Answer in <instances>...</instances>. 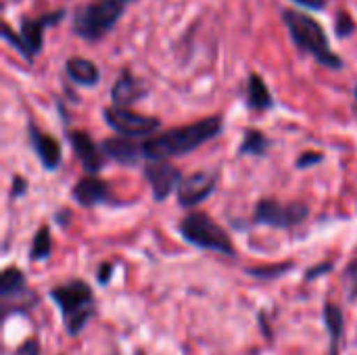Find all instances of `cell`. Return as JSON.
I'll use <instances>...</instances> for the list:
<instances>
[{"mask_svg":"<svg viewBox=\"0 0 357 355\" xmlns=\"http://www.w3.org/2000/svg\"><path fill=\"white\" fill-rule=\"evenodd\" d=\"M73 199L82 205V207H94L98 203H105L111 199V192H109V186L107 182L90 176V178H84L75 184L73 188Z\"/></svg>","mask_w":357,"mask_h":355,"instance_id":"13","label":"cell"},{"mask_svg":"<svg viewBox=\"0 0 357 355\" xmlns=\"http://www.w3.org/2000/svg\"><path fill=\"white\" fill-rule=\"evenodd\" d=\"M343 285H345V293L349 301H357V257L345 268L343 274Z\"/></svg>","mask_w":357,"mask_h":355,"instance_id":"23","label":"cell"},{"mask_svg":"<svg viewBox=\"0 0 357 355\" xmlns=\"http://www.w3.org/2000/svg\"><path fill=\"white\" fill-rule=\"evenodd\" d=\"M180 234L184 236L186 243L199 247V249H207V251H215L228 257L236 255V249L228 236V232L218 226L207 213H188L182 222H180Z\"/></svg>","mask_w":357,"mask_h":355,"instance_id":"5","label":"cell"},{"mask_svg":"<svg viewBox=\"0 0 357 355\" xmlns=\"http://www.w3.org/2000/svg\"><path fill=\"white\" fill-rule=\"evenodd\" d=\"M247 103L251 109L255 111H261V109H270L274 105L272 100V94L266 86V82L257 75V73H251L249 75V82H247Z\"/></svg>","mask_w":357,"mask_h":355,"instance_id":"19","label":"cell"},{"mask_svg":"<svg viewBox=\"0 0 357 355\" xmlns=\"http://www.w3.org/2000/svg\"><path fill=\"white\" fill-rule=\"evenodd\" d=\"M29 140H31V146H33L40 163L46 169H56L59 163H61V157H63L61 144L52 136H48L42 130H38L36 126H29Z\"/></svg>","mask_w":357,"mask_h":355,"instance_id":"12","label":"cell"},{"mask_svg":"<svg viewBox=\"0 0 357 355\" xmlns=\"http://www.w3.org/2000/svg\"><path fill=\"white\" fill-rule=\"evenodd\" d=\"M282 19L289 27L293 42L297 44V48L301 52H310L318 63H322L328 69H341L343 67V61L331 48V42H328L324 27L316 19H312L310 15H303L299 10H284Z\"/></svg>","mask_w":357,"mask_h":355,"instance_id":"3","label":"cell"},{"mask_svg":"<svg viewBox=\"0 0 357 355\" xmlns=\"http://www.w3.org/2000/svg\"><path fill=\"white\" fill-rule=\"evenodd\" d=\"M13 355H40V341L38 339H27L23 341Z\"/></svg>","mask_w":357,"mask_h":355,"instance_id":"25","label":"cell"},{"mask_svg":"<svg viewBox=\"0 0 357 355\" xmlns=\"http://www.w3.org/2000/svg\"><path fill=\"white\" fill-rule=\"evenodd\" d=\"M354 29H356V23L351 21V17L347 13H341L339 19H337V36L339 38H347V36H351Z\"/></svg>","mask_w":357,"mask_h":355,"instance_id":"24","label":"cell"},{"mask_svg":"<svg viewBox=\"0 0 357 355\" xmlns=\"http://www.w3.org/2000/svg\"><path fill=\"white\" fill-rule=\"evenodd\" d=\"M291 268H293V264H276V266H264V268H249L247 274L255 276V278H261V280H272V278L282 276Z\"/></svg>","mask_w":357,"mask_h":355,"instance_id":"22","label":"cell"},{"mask_svg":"<svg viewBox=\"0 0 357 355\" xmlns=\"http://www.w3.org/2000/svg\"><path fill=\"white\" fill-rule=\"evenodd\" d=\"M310 213V207L305 203H289L280 205L278 201L264 199L255 209V224H266L272 228H293L301 224Z\"/></svg>","mask_w":357,"mask_h":355,"instance_id":"7","label":"cell"},{"mask_svg":"<svg viewBox=\"0 0 357 355\" xmlns=\"http://www.w3.org/2000/svg\"><path fill=\"white\" fill-rule=\"evenodd\" d=\"M65 69H67V75H69L73 82L82 84V86H94V84H98V80H100V73H98L96 65H94L92 61H88V59L73 56V59L67 61Z\"/></svg>","mask_w":357,"mask_h":355,"instance_id":"18","label":"cell"},{"mask_svg":"<svg viewBox=\"0 0 357 355\" xmlns=\"http://www.w3.org/2000/svg\"><path fill=\"white\" fill-rule=\"evenodd\" d=\"M356 98H357V88H356Z\"/></svg>","mask_w":357,"mask_h":355,"instance_id":"31","label":"cell"},{"mask_svg":"<svg viewBox=\"0 0 357 355\" xmlns=\"http://www.w3.org/2000/svg\"><path fill=\"white\" fill-rule=\"evenodd\" d=\"M144 178L151 184V190H153L155 201L167 199L169 192L174 188H178L180 182H182L180 172L174 165H169L165 159H151V163L144 167Z\"/></svg>","mask_w":357,"mask_h":355,"instance_id":"8","label":"cell"},{"mask_svg":"<svg viewBox=\"0 0 357 355\" xmlns=\"http://www.w3.org/2000/svg\"><path fill=\"white\" fill-rule=\"evenodd\" d=\"M50 251H52L50 230H48L46 226H42V228L38 230V234L33 236L31 251H29V259H31V262H42V259L50 257Z\"/></svg>","mask_w":357,"mask_h":355,"instance_id":"20","label":"cell"},{"mask_svg":"<svg viewBox=\"0 0 357 355\" xmlns=\"http://www.w3.org/2000/svg\"><path fill=\"white\" fill-rule=\"evenodd\" d=\"M144 92H146V90L142 88V84H140L128 69H123L121 75L117 77L115 86H113L111 96H113L115 107H128V105H132L134 100H138L140 96H144Z\"/></svg>","mask_w":357,"mask_h":355,"instance_id":"15","label":"cell"},{"mask_svg":"<svg viewBox=\"0 0 357 355\" xmlns=\"http://www.w3.org/2000/svg\"><path fill=\"white\" fill-rule=\"evenodd\" d=\"M63 17H65V10H56V13L42 15L38 19H23L21 21V42L25 46V59L27 61H33V56L40 52L44 29L50 25H56Z\"/></svg>","mask_w":357,"mask_h":355,"instance_id":"10","label":"cell"},{"mask_svg":"<svg viewBox=\"0 0 357 355\" xmlns=\"http://www.w3.org/2000/svg\"><path fill=\"white\" fill-rule=\"evenodd\" d=\"M69 142H71V146H73V151H75V155L82 161L86 172L96 174L105 165V157H102L105 151H100L86 132H71Z\"/></svg>","mask_w":357,"mask_h":355,"instance_id":"11","label":"cell"},{"mask_svg":"<svg viewBox=\"0 0 357 355\" xmlns=\"http://www.w3.org/2000/svg\"><path fill=\"white\" fill-rule=\"evenodd\" d=\"M297 4L301 6H307V8H314V10H320L326 6V0H295Z\"/></svg>","mask_w":357,"mask_h":355,"instance_id":"29","label":"cell"},{"mask_svg":"<svg viewBox=\"0 0 357 355\" xmlns=\"http://www.w3.org/2000/svg\"><path fill=\"white\" fill-rule=\"evenodd\" d=\"M50 299L56 303L65 333L69 337H77L96 314L94 293L84 280H69L65 285L54 287L50 291Z\"/></svg>","mask_w":357,"mask_h":355,"instance_id":"2","label":"cell"},{"mask_svg":"<svg viewBox=\"0 0 357 355\" xmlns=\"http://www.w3.org/2000/svg\"><path fill=\"white\" fill-rule=\"evenodd\" d=\"M331 270H333V262H324V264H320V266H314V268H310V270L305 272V280L312 282V280H316L318 276H322V274H326V272H331Z\"/></svg>","mask_w":357,"mask_h":355,"instance_id":"27","label":"cell"},{"mask_svg":"<svg viewBox=\"0 0 357 355\" xmlns=\"http://www.w3.org/2000/svg\"><path fill=\"white\" fill-rule=\"evenodd\" d=\"M218 184L215 172H197L186 178H182L178 186V203L182 207H195L197 203L205 201Z\"/></svg>","mask_w":357,"mask_h":355,"instance_id":"9","label":"cell"},{"mask_svg":"<svg viewBox=\"0 0 357 355\" xmlns=\"http://www.w3.org/2000/svg\"><path fill=\"white\" fill-rule=\"evenodd\" d=\"M13 195L15 197H21L23 192H25V180L21 178V176H15V180H13Z\"/></svg>","mask_w":357,"mask_h":355,"instance_id":"30","label":"cell"},{"mask_svg":"<svg viewBox=\"0 0 357 355\" xmlns=\"http://www.w3.org/2000/svg\"><path fill=\"white\" fill-rule=\"evenodd\" d=\"M102 117L111 130H115L121 136L128 138H138V136H149L155 130H159L161 121L157 117H146L140 113H134L126 107H107L102 111Z\"/></svg>","mask_w":357,"mask_h":355,"instance_id":"6","label":"cell"},{"mask_svg":"<svg viewBox=\"0 0 357 355\" xmlns=\"http://www.w3.org/2000/svg\"><path fill=\"white\" fill-rule=\"evenodd\" d=\"M268 149V138L257 132V130H247L243 144H241V155H264Z\"/></svg>","mask_w":357,"mask_h":355,"instance_id":"21","label":"cell"},{"mask_svg":"<svg viewBox=\"0 0 357 355\" xmlns=\"http://www.w3.org/2000/svg\"><path fill=\"white\" fill-rule=\"evenodd\" d=\"M100 149L105 151V155H109L111 159L123 163V165H132L138 161V157L142 155V149L138 144H134V138L128 136H115L109 138L100 144Z\"/></svg>","mask_w":357,"mask_h":355,"instance_id":"14","label":"cell"},{"mask_svg":"<svg viewBox=\"0 0 357 355\" xmlns=\"http://www.w3.org/2000/svg\"><path fill=\"white\" fill-rule=\"evenodd\" d=\"M324 324H326V331H328V337H331V355H339L345 318H343L341 308L337 303H333V301L324 303Z\"/></svg>","mask_w":357,"mask_h":355,"instance_id":"16","label":"cell"},{"mask_svg":"<svg viewBox=\"0 0 357 355\" xmlns=\"http://www.w3.org/2000/svg\"><path fill=\"white\" fill-rule=\"evenodd\" d=\"M29 295L31 293L27 291L25 274L19 268H6L0 276V297L8 301V299H21Z\"/></svg>","mask_w":357,"mask_h":355,"instance_id":"17","label":"cell"},{"mask_svg":"<svg viewBox=\"0 0 357 355\" xmlns=\"http://www.w3.org/2000/svg\"><path fill=\"white\" fill-rule=\"evenodd\" d=\"M324 157L320 155V153H314V151H310V153H303L299 159H297V167L299 169H305V167H310V165H316V163H320Z\"/></svg>","mask_w":357,"mask_h":355,"instance_id":"26","label":"cell"},{"mask_svg":"<svg viewBox=\"0 0 357 355\" xmlns=\"http://www.w3.org/2000/svg\"><path fill=\"white\" fill-rule=\"evenodd\" d=\"M111 276H113V264H100V268H98V272H96L98 285H109Z\"/></svg>","mask_w":357,"mask_h":355,"instance_id":"28","label":"cell"},{"mask_svg":"<svg viewBox=\"0 0 357 355\" xmlns=\"http://www.w3.org/2000/svg\"><path fill=\"white\" fill-rule=\"evenodd\" d=\"M128 2L130 0H96L92 4L77 6L73 13V31L90 42L100 40L115 27Z\"/></svg>","mask_w":357,"mask_h":355,"instance_id":"4","label":"cell"},{"mask_svg":"<svg viewBox=\"0 0 357 355\" xmlns=\"http://www.w3.org/2000/svg\"><path fill=\"white\" fill-rule=\"evenodd\" d=\"M220 132H222V117L213 115V117L201 119L197 123L174 128L159 136H151L140 144V149H142V155L149 159L180 157V155H186V153L199 149L201 144L209 142Z\"/></svg>","mask_w":357,"mask_h":355,"instance_id":"1","label":"cell"}]
</instances>
